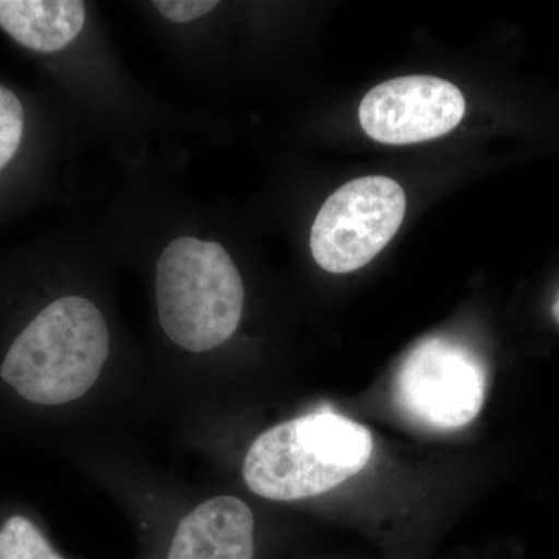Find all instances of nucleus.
<instances>
[{
  "label": "nucleus",
  "instance_id": "nucleus-1",
  "mask_svg": "<svg viewBox=\"0 0 559 559\" xmlns=\"http://www.w3.org/2000/svg\"><path fill=\"white\" fill-rule=\"evenodd\" d=\"M109 329L86 297L49 301L16 334L0 377L22 399L61 406L86 395L109 358Z\"/></svg>",
  "mask_w": 559,
  "mask_h": 559
},
{
  "label": "nucleus",
  "instance_id": "nucleus-2",
  "mask_svg": "<svg viewBox=\"0 0 559 559\" xmlns=\"http://www.w3.org/2000/svg\"><path fill=\"white\" fill-rule=\"evenodd\" d=\"M370 430L334 412L289 419L261 433L246 454L250 491L278 502L316 498L366 468Z\"/></svg>",
  "mask_w": 559,
  "mask_h": 559
},
{
  "label": "nucleus",
  "instance_id": "nucleus-3",
  "mask_svg": "<svg viewBox=\"0 0 559 559\" xmlns=\"http://www.w3.org/2000/svg\"><path fill=\"white\" fill-rule=\"evenodd\" d=\"M156 301L173 344L205 353L229 341L240 325L245 285L218 242L180 237L157 261Z\"/></svg>",
  "mask_w": 559,
  "mask_h": 559
},
{
  "label": "nucleus",
  "instance_id": "nucleus-4",
  "mask_svg": "<svg viewBox=\"0 0 559 559\" xmlns=\"http://www.w3.org/2000/svg\"><path fill=\"white\" fill-rule=\"evenodd\" d=\"M406 213L396 180L367 176L345 183L325 201L311 229V253L323 271L348 274L367 266L395 237Z\"/></svg>",
  "mask_w": 559,
  "mask_h": 559
},
{
  "label": "nucleus",
  "instance_id": "nucleus-5",
  "mask_svg": "<svg viewBox=\"0 0 559 559\" xmlns=\"http://www.w3.org/2000/svg\"><path fill=\"white\" fill-rule=\"evenodd\" d=\"M400 409L430 429L469 425L487 396V373L465 345L430 337L401 364L395 381Z\"/></svg>",
  "mask_w": 559,
  "mask_h": 559
},
{
  "label": "nucleus",
  "instance_id": "nucleus-6",
  "mask_svg": "<svg viewBox=\"0 0 559 559\" xmlns=\"http://www.w3.org/2000/svg\"><path fill=\"white\" fill-rule=\"evenodd\" d=\"M462 92L437 76L412 75L384 81L359 106L362 130L385 145H411L439 139L465 116Z\"/></svg>",
  "mask_w": 559,
  "mask_h": 559
},
{
  "label": "nucleus",
  "instance_id": "nucleus-7",
  "mask_svg": "<svg viewBox=\"0 0 559 559\" xmlns=\"http://www.w3.org/2000/svg\"><path fill=\"white\" fill-rule=\"evenodd\" d=\"M255 521L245 500H205L179 522L167 559H253Z\"/></svg>",
  "mask_w": 559,
  "mask_h": 559
},
{
  "label": "nucleus",
  "instance_id": "nucleus-8",
  "mask_svg": "<svg viewBox=\"0 0 559 559\" xmlns=\"http://www.w3.org/2000/svg\"><path fill=\"white\" fill-rule=\"evenodd\" d=\"M84 24L86 5L80 0H0V31L40 57L68 49Z\"/></svg>",
  "mask_w": 559,
  "mask_h": 559
},
{
  "label": "nucleus",
  "instance_id": "nucleus-9",
  "mask_svg": "<svg viewBox=\"0 0 559 559\" xmlns=\"http://www.w3.org/2000/svg\"><path fill=\"white\" fill-rule=\"evenodd\" d=\"M31 131V116L27 103L11 90L0 83V186L7 175L14 170L16 162L24 156Z\"/></svg>",
  "mask_w": 559,
  "mask_h": 559
},
{
  "label": "nucleus",
  "instance_id": "nucleus-10",
  "mask_svg": "<svg viewBox=\"0 0 559 559\" xmlns=\"http://www.w3.org/2000/svg\"><path fill=\"white\" fill-rule=\"evenodd\" d=\"M0 559H64L27 518L13 516L0 528Z\"/></svg>",
  "mask_w": 559,
  "mask_h": 559
},
{
  "label": "nucleus",
  "instance_id": "nucleus-11",
  "mask_svg": "<svg viewBox=\"0 0 559 559\" xmlns=\"http://www.w3.org/2000/svg\"><path fill=\"white\" fill-rule=\"evenodd\" d=\"M157 11L171 22H190L200 20V17L209 14L210 11L218 7V2H210V0H157L153 3Z\"/></svg>",
  "mask_w": 559,
  "mask_h": 559
},
{
  "label": "nucleus",
  "instance_id": "nucleus-12",
  "mask_svg": "<svg viewBox=\"0 0 559 559\" xmlns=\"http://www.w3.org/2000/svg\"><path fill=\"white\" fill-rule=\"evenodd\" d=\"M551 314H554V319L557 320L559 325V290L557 297H555L554 307H551Z\"/></svg>",
  "mask_w": 559,
  "mask_h": 559
}]
</instances>
